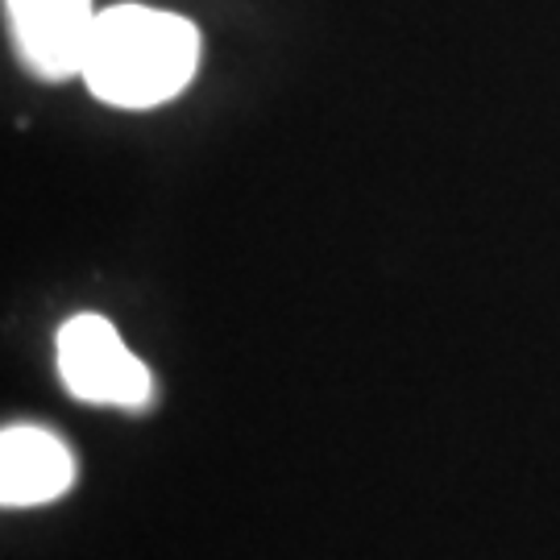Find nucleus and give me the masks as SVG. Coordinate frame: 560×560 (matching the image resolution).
<instances>
[{"instance_id":"1","label":"nucleus","mask_w":560,"mask_h":560,"mask_svg":"<svg viewBox=\"0 0 560 560\" xmlns=\"http://www.w3.org/2000/svg\"><path fill=\"white\" fill-rule=\"evenodd\" d=\"M200 34L179 13L145 4L104 9L83 59L92 96L117 108H154L175 101L196 75Z\"/></svg>"},{"instance_id":"2","label":"nucleus","mask_w":560,"mask_h":560,"mask_svg":"<svg viewBox=\"0 0 560 560\" xmlns=\"http://www.w3.org/2000/svg\"><path fill=\"white\" fill-rule=\"evenodd\" d=\"M59 378L96 407H145L150 370L104 316H75L59 328Z\"/></svg>"},{"instance_id":"3","label":"nucleus","mask_w":560,"mask_h":560,"mask_svg":"<svg viewBox=\"0 0 560 560\" xmlns=\"http://www.w3.org/2000/svg\"><path fill=\"white\" fill-rule=\"evenodd\" d=\"M4 18L21 62L34 75L42 80L83 75V59L101 21L92 0H4Z\"/></svg>"},{"instance_id":"4","label":"nucleus","mask_w":560,"mask_h":560,"mask_svg":"<svg viewBox=\"0 0 560 560\" xmlns=\"http://www.w3.org/2000/svg\"><path fill=\"white\" fill-rule=\"evenodd\" d=\"M75 457L42 428H4L0 436V499L4 506H42L71 490Z\"/></svg>"}]
</instances>
